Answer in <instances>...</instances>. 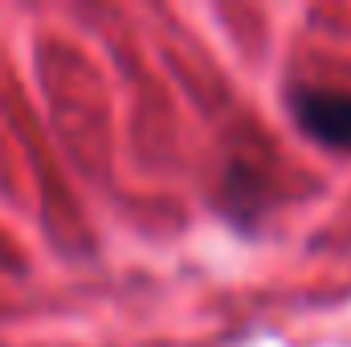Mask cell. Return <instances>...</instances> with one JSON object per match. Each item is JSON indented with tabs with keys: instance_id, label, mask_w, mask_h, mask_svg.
<instances>
[{
	"instance_id": "cell-1",
	"label": "cell",
	"mask_w": 351,
	"mask_h": 347,
	"mask_svg": "<svg viewBox=\"0 0 351 347\" xmlns=\"http://www.w3.org/2000/svg\"><path fill=\"white\" fill-rule=\"evenodd\" d=\"M294 119L327 147H351V94L343 90L298 86L290 94Z\"/></svg>"
}]
</instances>
